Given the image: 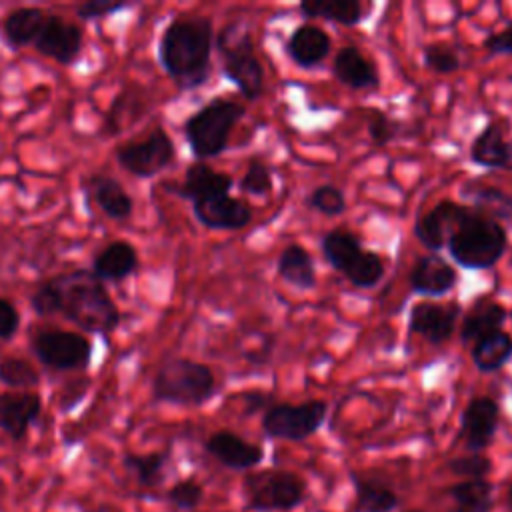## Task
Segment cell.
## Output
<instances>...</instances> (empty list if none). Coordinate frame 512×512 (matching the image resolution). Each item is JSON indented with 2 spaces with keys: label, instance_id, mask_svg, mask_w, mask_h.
Instances as JSON below:
<instances>
[{
  "label": "cell",
  "instance_id": "obj_39",
  "mask_svg": "<svg viewBox=\"0 0 512 512\" xmlns=\"http://www.w3.org/2000/svg\"><path fill=\"white\" fill-rule=\"evenodd\" d=\"M446 470L462 480H478L490 476L494 462L484 452H466L462 456H452L446 462Z\"/></svg>",
  "mask_w": 512,
  "mask_h": 512
},
{
  "label": "cell",
  "instance_id": "obj_9",
  "mask_svg": "<svg viewBox=\"0 0 512 512\" xmlns=\"http://www.w3.org/2000/svg\"><path fill=\"white\" fill-rule=\"evenodd\" d=\"M328 416V404L324 400H306L300 404L278 402L272 404L260 420L264 436L286 442H304L314 436Z\"/></svg>",
  "mask_w": 512,
  "mask_h": 512
},
{
  "label": "cell",
  "instance_id": "obj_22",
  "mask_svg": "<svg viewBox=\"0 0 512 512\" xmlns=\"http://www.w3.org/2000/svg\"><path fill=\"white\" fill-rule=\"evenodd\" d=\"M332 50V38L320 26L304 22L286 40V54L298 68L320 66Z\"/></svg>",
  "mask_w": 512,
  "mask_h": 512
},
{
  "label": "cell",
  "instance_id": "obj_23",
  "mask_svg": "<svg viewBox=\"0 0 512 512\" xmlns=\"http://www.w3.org/2000/svg\"><path fill=\"white\" fill-rule=\"evenodd\" d=\"M470 160L488 170L512 172V140L496 122H488L470 144Z\"/></svg>",
  "mask_w": 512,
  "mask_h": 512
},
{
  "label": "cell",
  "instance_id": "obj_14",
  "mask_svg": "<svg viewBox=\"0 0 512 512\" xmlns=\"http://www.w3.org/2000/svg\"><path fill=\"white\" fill-rule=\"evenodd\" d=\"M470 214V206L458 204L454 200H440L430 212L420 214L414 222V236L418 242L432 250L434 254L446 246L452 232Z\"/></svg>",
  "mask_w": 512,
  "mask_h": 512
},
{
  "label": "cell",
  "instance_id": "obj_3",
  "mask_svg": "<svg viewBox=\"0 0 512 512\" xmlns=\"http://www.w3.org/2000/svg\"><path fill=\"white\" fill-rule=\"evenodd\" d=\"M218 392L212 368L192 358L164 360L152 378V400L160 404L200 408Z\"/></svg>",
  "mask_w": 512,
  "mask_h": 512
},
{
  "label": "cell",
  "instance_id": "obj_17",
  "mask_svg": "<svg viewBox=\"0 0 512 512\" xmlns=\"http://www.w3.org/2000/svg\"><path fill=\"white\" fill-rule=\"evenodd\" d=\"M42 414V396L34 390L0 392V432L12 442L26 438Z\"/></svg>",
  "mask_w": 512,
  "mask_h": 512
},
{
  "label": "cell",
  "instance_id": "obj_18",
  "mask_svg": "<svg viewBox=\"0 0 512 512\" xmlns=\"http://www.w3.org/2000/svg\"><path fill=\"white\" fill-rule=\"evenodd\" d=\"M232 186H234V180L230 174L212 168L208 162L194 160L192 164L186 166L182 182L166 184V190L194 204L198 200H204L216 194H230Z\"/></svg>",
  "mask_w": 512,
  "mask_h": 512
},
{
  "label": "cell",
  "instance_id": "obj_8",
  "mask_svg": "<svg viewBox=\"0 0 512 512\" xmlns=\"http://www.w3.org/2000/svg\"><path fill=\"white\" fill-rule=\"evenodd\" d=\"M28 344L36 360L54 372L86 370L94 358L92 342L72 330L42 328L30 334Z\"/></svg>",
  "mask_w": 512,
  "mask_h": 512
},
{
  "label": "cell",
  "instance_id": "obj_20",
  "mask_svg": "<svg viewBox=\"0 0 512 512\" xmlns=\"http://www.w3.org/2000/svg\"><path fill=\"white\" fill-rule=\"evenodd\" d=\"M140 268L138 250L128 240H114L106 244L92 258L90 272L100 282H124L132 278Z\"/></svg>",
  "mask_w": 512,
  "mask_h": 512
},
{
  "label": "cell",
  "instance_id": "obj_35",
  "mask_svg": "<svg viewBox=\"0 0 512 512\" xmlns=\"http://www.w3.org/2000/svg\"><path fill=\"white\" fill-rule=\"evenodd\" d=\"M386 266L378 252L362 248L358 256L348 264V268L342 272V276L354 286V288H374L384 278Z\"/></svg>",
  "mask_w": 512,
  "mask_h": 512
},
{
  "label": "cell",
  "instance_id": "obj_46",
  "mask_svg": "<svg viewBox=\"0 0 512 512\" xmlns=\"http://www.w3.org/2000/svg\"><path fill=\"white\" fill-rule=\"evenodd\" d=\"M88 388H90V380L88 378H76V380L68 382L64 386L62 396H60V410L62 412L74 410L82 402V398L86 396Z\"/></svg>",
  "mask_w": 512,
  "mask_h": 512
},
{
  "label": "cell",
  "instance_id": "obj_13",
  "mask_svg": "<svg viewBox=\"0 0 512 512\" xmlns=\"http://www.w3.org/2000/svg\"><path fill=\"white\" fill-rule=\"evenodd\" d=\"M462 308L456 302H416L408 312V332L426 338L430 344H444L452 338Z\"/></svg>",
  "mask_w": 512,
  "mask_h": 512
},
{
  "label": "cell",
  "instance_id": "obj_2",
  "mask_svg": "<svg viewBox=\"0 0 512 512\" xmlns=\"http://www.w3.org/2000/svg\"><path fill=\"white\" fill-rule=\"evenodd\" d=\"M212 48V20L202 14H180L160 34L158 62L178 90L190 92L210 78Z\"/></svg>",
  "mask_w": 512,
  "mask_h": 512
},
{
  "label": "cell",
  "instance_id": "obj_29",
  "mask_svg": "<svg viewBox=\"0 0 512 512\" xmlns=\"http://www.w3.org/2000/svg\"><path fill=\"white\" fill-rule=\"evenodd\" d=\"M444 494L452 502V512H492L494 508V484L488 478L454 482Z\"/></svg>",
  "mask_w": 512,
  "mask_h": 512
},
{
  "label": "cell",
  "instance_id": "obj_21",
  "mask_svg": "<svg viewBox=\"0 0 512 512\" xmlns=\"http://www.w3.org/2000/svg\"><path fill=\"white\" fill-rule=\"evenodd\" d=\"M456 282V270L434 252L420 256L408 274V284L412 292L424 296H444L456 286Z\"/></svg>",
  "mask_w": 512,
  "mask_h": 512
},
{
  "label": "cell",
  "instance_id": "obj_1",
  "mask_svg": "<svg viewBox=\"0 0 512 512\" xmlns=\"http://www.w3.org/2000/svg\"><path fill=\"white\" fill-rule=\"evenodd\" d=\"M36 316H62L86 334L110 336L122 320V312L90 268H74L42 280L30 294Z\"/></svg>",
  "mask_w": 512,
  "mask_h": 512
},
{
  "label": "cell",
  "instance_id": "obj_24",
  "mask_svg": "<svg viewBox=\"0 0 512 512\" xmlns=\"http://www.w3.org/2000/svg\"><path fill=\"white\" fill-rule=\"evenodd\" d=\"M86 192L94 198L96 206L114 222L130 220L134 212V198L122 186V182L108 174H92L86 180Z\"/></svg>",
  "mask_w": 512,
  "mask_h": 512
},
{
  "label": "cell",
  "instance_id": "obj_25",
  "mask_svg": "<svg viewBox=\"0 0 512 512\" xmlns=\"http://www.w3.org/2000/svg\"><path fill=\"white\" fill-rule=\"evenodd\" d=\"M332 74L342 86L350 90H370L378 88L380 84L374 64L362 54L360 48L352 44L342 46L336 52L332 60Z\"/></svg>",
  "mask_w": 512,
  "mask_h": 512
},
{
  "label": "cell",
  "instance_id": "obj_30",
  "mask_svg": "<svg viewBox=\"0 0 512 512\" xmlns=\"http://www.w3.org/2000/svg\"><path fill=\"white\" fill-rule=\"evenodd\" d=\"M460 194L472 204L470 208L500 222L512 218V194L498 186L480 184V182H466Z\"/></svg>",
  "mask_w": 512,
  "mask_h": 512
},
{
  "label": "cell",
  "instance_id": "obj_38",
  "mask_svg": "<svg viewBox=\"0 0 512 512\" xmlns=\"http://www.w3.org/2000/svg\"><path fill=\"white\" fill-rule=\"evenodd\" d=\"M204 486L202 482H198L196 478H182V480H176L170 488H166L164 492V500L174 506L176 510H182V512H192L196 510L202 502H204Z\"/></svg>",
  "mask_w": 512,
  "mask_h": 512
},
{
  "label": "cell",
  "instance_id": "obj_43",
  "mask_svg": "<svg viewBox=\"0 0 512 512\" xmlns=\"http://www.w3.org/2000/svg\"><path fill=\"white\" fill-rule=\"evenodd\" d=\"M134 8V2H126V0H88L76 6V18L80 22H96V20H104L108 16L120 14L124 10Z\"/></svg>",
  "mask_w": 512,
  "mask_h": 512
},
{
  "label": "cell",
  "instance_id": "obj_36",
  "mask_svg": "<svg viewBox=\"0 0 512 512\" xmlns=\"http://www.w3.org/2000/svg\"><path fill=\"white\" fill-rule=\"evenodd\" d=\"M42 382L38 368L32 362L18 356H2L0 358V384L10 390H34Z\"/></svg>",
  "mask_w": 512,
  "mask_h": 512
},
{
  "label": "cell",
  "instance_id": "obj_15",
  "mask_svg": "<svg viewBox=\"0 0 512 512\" xmlns=\"http://www.w3.org/2000/svg\"><path fill=\"white\" fill-rule=\"evenodd\" d=\"M204 450L218 464L234 472H250L264 460V448L232 430H216L204 440Z\"/></svg>",
  "mask_w": 512,
  "mask_h": 512
},
{
  "label": "cell",
  "instance_id": "obj_49",
  "mask_svg": "<svg viewBox=\"0 0 512 512\" xmlns=\"http://www.w3.org/2000/svg\"><path fill=\"white\" fill-rule=\"evenodd\" d=\"M504 508H506V512H512V480L506 484V492H504Z\"/></svg>",
  "mask_w": 512,
  "mask_h": 512
},
{
  "label": "cell",
  "instance_id": "obj_28",
  "mask_svg": "<svg viewBox=\"0 0 512 512\" xmlns=\"http://www.w3.org/2000/svg\"><path fill=\"white\" fill-rule=\"evenodd\" d=\"M508 320V310L492 300L476 302L460 324V340L462 342H476L482 336H488L496 330H504Z\"/></svg>",
  "mask_w": 512,
  "mask_h": 512
},
{
  "label": "cell",
  "instance_id": "obj_32",
  "mask_svg": "<svg viewBox=\"0 0 512 512\" xmlns=\"http://www.w3.org/2000/svg\"><path fill=\"white\" fill-rule=\"evenodd\" d=\"M470 358L480 372H498L512 358V334L506 330H496L478 338L472 346Z\"/></svg>",
  "mask_w": 512,
  "mask_h": 512
},
{
  "label": "cell",
  "instance_id": "obj_48",
  "mask_svg": "<svg viewBox=\"0 0 512 512\" xmlns=\"http://www.w3.org/2000/svg\"><path fill=\"white\" fill-rule=\"evenodd\" d=\"M272 350H274V338H272V336H266V338L262 340V346H258L256 350L246 352L244 356H246V360H248L252 366H262L264 362L270 360Z\"/></svg>",
  "mask_w": 512,
  "mask_h": 512
},
{
  "label": "cell",
  "instance_id": "obj_12",
  "mask_svg": "<svg viewBox=\"0 0 512 512\" xmlns=\"http://www.w3.org/2000/svg\"><path fill=\"white\" fill-rule=\"evenodd\" d=\"M500 424V406L492 396L480 394L468 400L460 414L458 440L468 452H484L492 446Z\"/></svg>",
  "mask_w": 512,
  "mask_h": 512
},
{
  "label": "cell",
  "instance_id": "obj_19",
  "mask_svg": "<svg viewBox=\"0 0 512 512\" xmlns=\"http://www.w3.org/2000/svg\"><path fill=\"white\" fill-rule=\"evenodd\" d=\"M354 488L352 512H394L400 506V494L380 472H350Z\"/></svg>",
  "mask_w": 512,
  "mask_h": 512
},
{
  "label": "cell",
  "instance_id": "obj_6",
  "mask_svg": "<svg viewBox=\"0 0 512 512\" xmlns=\"http://www.w3.org/2000/svg\"><path fill=\"white\" fill-rule=\"evenodd\" d=\"M506 246V228L472 208L446 242L452 260L466 270L492 268L504 256Z\"/></svg>",
  "mask_w": 512,
  "mask_h": 512
},
{
  "label": "cell",
  "instance_id": "obj_40",
  "mask_svg": "<svg viewBox=\"0 0 512 512\" xmlns=\"http://www.w3.org/2000/svg\"><path fill=\"white\" fill-rule=\"evenodd\" d=\"M238 188H240V192H244L248 196H268L274 188V178H272L270 166L258 158H252L248 162L244 176L238 182Z\"/></svg>",
  "mask_w": 512,
  "mask_h": 512
},
{
  "label": "cell",
  "instance_id": "obj_34",
  "mask_svg": "<svg viewBox=\"0 0 512 512\" xmlns=\"http://www.w3.org/2000/svg\"><path fill=\"white\" fill-rule=\"evenodd\" d=\"M322 256L326 264H330L336 272H344L348 264L358 256L364 248L358 234L348 228H332L322 236Z\"/></svg>",
  "mask_w": 512,
  "mask_h": 512
},
{
  "label": "cell",
  "instance_id": "obj_11",
  "mask_svg": "<svg viewBox=\"0 0 512 512\" xmlns=\"http://www.w3.org/2000/svg\"><path fill=\"white\" fill-rule=\"evenodd\" d=\"M32 46L38 54L54 60L56 64L72 66L84 50V28L60 14L48 12Z\"/></svg>",
  "mask_w": 512,
  "mask_h": 512
},
{
  "label": "cell",
  "instance_id": "obj_45",
  "mask_svg": "<svg viewBox=\"0 0 512 512\" xmlns=\"http://www.w3.org/2000/svg\"><path fill=\"white\" fill-rule=\"evenodd\" d=\"M484 50L490 56H498V54H512V20L498 32H492L484 38L482 42Z\"/></svg>",
  "mask_w": 512,
  "mask_h": 512
},
{
  "label": "cell",
  "instance_id": "obj_44",
  "mask_svg": "<svg viewBox=\"0 0 512 512\" xmlns=\"http://www.w3.org/2000/svg\"><path fill=\"white\" fill-rule=\"evenodd\" d=\"M20 328V312L16 304L0 296V340L10 342Z\"/></svg>",
  "mask_w": 512,
  "mask_h": 512
},
{
  "label": "cell",
  "instance_id": "obj_4",
  "mask_svg": "<svg viewBox=\"0 0 512 512\" xmlns=\"http://www.w3.org/2000/svg\"><path fill=\"white\" fill-rule=\"evenodd\" d=\"M244 116V104L232 98H212L192 112L182 124L192 156L200 162L220 156L230 146V134Z\"/></svg>",
  "mask_w": 512,
  "mask_h": 512
},
{
  "label": "cell",
  "instance_id": "obj_33",
  "mask_svg": "<svg viewBox=\"0 0 512 512\" xmlns=\"http://www.w3.org/2000/svg\"><path fill=\"white\" fill-rule=\"evenodd\" d=\"M298 10L306 18H322L342 26H356L364 20V10L358 0H304Z\"/></svg>",
  "mask_w": 512,
  "mask_h": 512
},
{
  "label": "cell",
  "instance_id": "obj_7",
  "mask_svg": "<svg viewBox=\"0 0 512 512\" xmlns=\"http://www.w3.org/2000/svg\"><path fill=\"white\" fill-rule=\"evenodd\" d=\"M242 498L248 512H292L306 502L308 484L286 468L250 470L242 478Z\"/></svg>",
  "mask_w": 512,
  "mask_h": 512
},
{
  "label": "cell",
  "instance_id": "obj_26",
  "mask_svg": "<svg viewBox=\"0 0 512 512\" xmlns=\"http://www.w3.org/2000/svg\"><path fill=\"white\" fill-rule=\"evenodd\" d=\"M46 10L38 6H18L10 10L2 20V40L12 50L32 46L46 22Z\"/></svg>",
  "mask_w": 512,
  "mask_h": 512
},
{
  "label": "cell",
  "instance_id": "obj_47",
  "mask_svg": "<svg viewBox=\"0 0 512 512\" xmlns=\"http://www.w3.org/2000/svg\"><path fill=\"white\" fill-rule=\"evenodd\" d=\"M240 398H242V416H254L258 412H266L272 406V396L260 390L244 392Z\"/></svg>",
  "mask_w": 512,
  "mask_h": 512
},
{
  "label": "cell",
  "instance_id": "obj_37",
  "mask_svg": "<svg viewBox=\"0 0 512 512\" xmlns=\"http://www.w3.org/2000/svg\"><path fill=\"white\" fill-rule=\"evenodd\" d=\"M306 208L324 214V216H340L346 212V196L344 192L334 184H320L312 188L304 198Z\"/></svg>",
  "mask_w": 512,
  "mask_h": 512
},
{
  "label": "cell",
  "instance_id": "obj_27",
  "mask_svg": "<svg viewBox=\"0 0 512 512\" xmlns=\"http://www.w3.org/2000/svg\"><path fill=\"white\" fill-rule=\"evenodd\" d=\"M276 274L296 290H312L316 286V266L312 254L302 244H288L276 262Z\"/></svg>",
  "mask_w": 512,
  "mask_h": 512
},
{
  "label": "cell",
  "instance_id": "obj_31",
  "mask_svg": "<svg viewBox=\"0 0 512 512\" xmlns=\"http://www.w3.org/2000/svg\"><path fill=\"white\" fill-rule=\"evenodd\" d=\"M170 462V450H154V452H126L122 456V466L130 472L138 486L144 490H152L164 484L166 466Z\"/></svg>",
  "mask_w": 512,
  "mask_h": 512
},
{
  "label": "cell",
  "instance_id": "obj_10",
  "mask_svg": "<svg viewBox=\"0 0 512 512\" xmlns=\"http://www.w3.org/2000/svg\"><path fill=\"white\" fill-rule=\"evenodd\" d=\"M114 158L128 174L150 180L174 164L176 146L172 136L162 126H156L142 138L118 144Z\"/></svg>",
  "mask_w": 512,
  "mask_h": 512
},
{
  "label": "cell",
  "instance_id": "obj_50",
  "mask_svg": "<svg viewBox=\"0 0 512 512\" xmlns=\"http://www.w3.org/2000/svg\"><path fill=\"white\" fill-rule=\"evenodd\" d=\"M402 512H422V510H418V508H408V510H402Z\"/></svg>",
  "mask_w": 512,
  "mask_h": 512
},
{
  "label": "cell",
  "instance_id": "obj_16",
  "mask_svg": "<svg viewBox=\"0 0 512 512\" xmlns=\"http://www.w3.org/2000/svg\"><path fill=\"white\" fill-rule=\"evenodd\" d=\"M192 214L208 230H242L252 222V206L230 194L194 202Z\"/></svg>",
  "mask_w": 512,
  "mask_h": 512
},
{
  "label": "cell",
  "instance_id": "obj_5",
  "mask_svg": "<svg viewBox=\"0 0 512 512\" xmlns=\"http://www.w3.org/2000/svg\"><path fill=\"white\" fill-rule=\"evenodd\" d=\"M214 48L222 58V74L238 92L254 102L264 92V68L256 56L250 28L240 20L226 22L214 34Z\"/></svg>",
  "mask_w": 512,
  "mask_h": 512
},
{
  "label": "cell",
  "instance_id": "obj_42",
  "mask_svg": "<svg viewBox=\"0 0 512 512\" xmlns=\"http://www.w3.org/2000/svg\"><path fill=\"white\" fill-rule=\"evenodd\" d=\"M422 62L436 74H454L460 68V56L442 42H432L422 48Z\"/></svg>",
  "mask_w": 512,
  "mask_h": 512
},
{
  "label": "cell",
  "instance_id": "obj_41",
  "mask_svg": "<svg viewBox=\"0 0 512 512\" xmlns=\"http://www.w3.org/2000/svg\"><path fill=\"white\" fill-rule=\"evenodd\" d=\"M366 130H368V138L374 146H386L400 136L402 124L398 120L390 118L384 110L374 108L368 112Z\"/></svg>",
  "mask_w": 512,
  "mask_h": 512
}]
</instances>
